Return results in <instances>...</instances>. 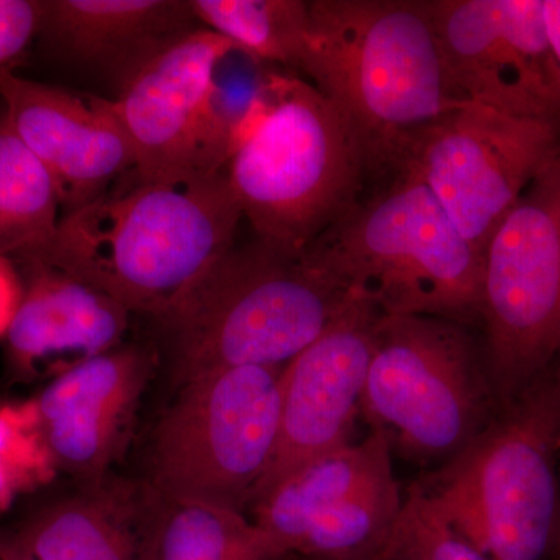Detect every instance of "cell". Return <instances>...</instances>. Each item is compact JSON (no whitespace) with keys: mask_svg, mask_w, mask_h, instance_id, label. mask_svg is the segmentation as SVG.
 I'll list each match as a JSON object with an SVG mask.
<instances>
[{"mask_svg":"<svg viewBox=\"0 0 560 560\" xmlns=\"http://www.w3.org/2000/svg\"><path fill=\"white\" fill-rule=\"evenodd\" d=\"M18 268L24 296L5 335L14 377H57L124 345L132 313L119 301L43 264Z\"/></svg>","mask_w":560,"mask_h":560,"instance_id":"obj_18","label":"cell"},{"mask_svg":"<svg viewBox=\"0 0 560 560\" xmlns=\"http://www.w3.org/2000/svg\"><path fill=\"white\" fill-rule=\"evenodd\" d=\"M39 0H0V77L16 72L38 32Z\"/></svg>","mask_w":560,"mask_h":560,"instance_id":"obj_25","label":"cell"},{"mask_svg":"<svg viewBox=\"0 0 560 560\" xmlns=\"http://www.w3.org/2000/svg\"><path fill=\"white\" fill-rule=\"evenodd\" d=\"M234 47L201 28L151 61L117 98L138 178L171 180L201 171L206 103L217 61Z\"/></svg>","mask_w":560,"mask_h":560,"instance_id":"obj_17","label":"cell"},{"mask_svg":"<svg viewBox=\"0 0 560 560\" xmlns=\"http://www.w3.org/2000/svg\"><path fill=\"white\" fill-rule=\"evenodd\" d=\"M36 560H145L149 500L105 480L36 493L7 523Z\"/></svg>","mask_w":560,"mask_h":560,"instance_id":"obj_19","label":"cell"},{"mask_svg":"<svg viewBox=\"0 0 560 560\" xmlns=\"http://www.w3.org/2000/svg\"><path fill=\"white\" fill-rule=\"evenodd\" d=\"M283 368H228L180 383L153 433L150 488L248 514L278 447Z\"/></svg>","mask_w":560,"mask_h":560,"instance_id":"obj_7","label":"cell"},{"mask_svg":"<svg viewBox=\"0 0 560 560\" xmlns=\"http://www.w3.org/2000/svg\"><path fill=\"white\" fill-rule=\"evenodd\" d=\"M158 364L150 341L121 345L61 372L33 397L58 475L81 485L105 480Z\"/></svg>","mask_w":560,"mask_h":560,"instance_id":"obj_16","label":"cell"},{"mask_svg":"<svg viewBox=\"0 0 560 560\" xmlns=\"http://www.w3.org/2000/svg\"><path fill=\"white\" fill-rule=\"evenodd\" d=\"M127 180L62 217L31 264L66 272L149 318L234 245L243 215L224 172L143 180L132 171Z\"/></svg>","mask_w":560,"mask_h":560,"instance_id":"obj_2","label":"cell"},{"mask_svg":"<svg viewBox=\"0 0 560 560\" xmlns=\"http://www.w3.org/2000/svg\"><path fill=\"white\" fill-rule=\"evenodd\" d=\"M551 559L560 560V534H559L558 544H556V547H555V551H552Z\"/></svg>","mask_w":560,"mask_h":560,"instance_id":"obj_29","label":"cell"},{"mask_svg":"<svg viewBox=\"0 0 560 560\" xmlns=\"http://www.w3.org/2000/svg\"><path fill=\"white\" fill-rule=\"evenodd\" d=\"M0 103L49 172L62 217L97 201L136 168L130 138L108 98L10 72L0 77Z\"/></svg>","mask_w":560,"mask_h":560,"instance_id":"obj_15","label":"cell"},{"mask_svg":"<svg viewBox=\"0 0 560 560\" xmlns=\"http://www.w3.org/2000/svg\"><path fill=\"white\" fill-rule=\"evenodd\" d=\"M304 256L382 315L480 319L481 253L411 165L357 202Z\"/></svg>","mask_w":560,"mask_h":560,"instance_id":"obj_4","label":"cell"},{"mask_svg":"<svg viewBox=\"0 0 560 560\" xmlns=\"http://www.w3.org/2000/svg\"><path fill=\"white\" fill-rule=\"evenodd\" d=\"M381 316L370 301L353 298L311 346L285 364L278 447L250 506L302 464L352 441Z\"/></svg>","mask_w":560,"mask_h":560,"instance_id":"obj_13","label":"cell"},{"mask_svg":"<svg viewBox=\"0 0 560 560\" xmlns=\"http://www.w3.org/2000/svg\"><path fill=\"white\" fill-rule=\"evenodd\" d=\"M559 353H560V350H559ZM558 378H559V383H560V371H559V375H558Z\"/></svg>","mask_w":560,"mask_h":560,"instance_id":"obj_31","label":"cell"},{"mask_svg":"<svg viewBox=\"0 0 560 560\" xmlns=\"http://www.w3.org/2000/svg\"><path fill=\"white\" fill-rule=\"evenodd\" d=\"M301 73L340 113L368 176H394L427 130L469 105L448 75L433 0H311Z\"/></svg>","mask_w":560,"mask_h":560,"instance_id":"obj_1","label":"cell"},{"mask_svg":"<svg viewBox=\"0 0 560 560\" xmlns=\"http://www.w3.org/2000/svg\"><path fill=\"white\" fill-rule=\"evenodd\" d=\"M57 477L32 399L0 404V514L43 492Z\"/></svg>","mask_w":560,"mask_h":560,"instance_id":"obj_23","label":"cell"},{"mask_svg":"<svg viewBox=\"0 0 560 560\" xmlns=\"http://www.w3.org/2000/svg\"><path fill=\"white\" fill-rule=\"evenodd\" d=\"M33 46L80 91L116 102L161 54L201 31L190 0H39Z\"/></svg>","mask_w":560,"mask_h":560,"instance_id":"obj_14","label":"cell"},{"mask_svg":"<svg viewBox=\"0 0 560 560\" xmlns=\"http://www.w3.org/2000/svg\"><path fill=\"white\" fill-rule=\"evenodd\" d=\"M560 383L544 372L422 488L489 560H550L560 534Z\"/></svg>","mask_w":560,"mask_h":560,"instance_id":"obj_6","label":"cell"},{"mask_svg":"<svg viewBox=\"0 0 560 560\" xmlns=\"http://www.w3.org/2000/svg\"><path fill=\"white\" fill-rule=\"evenodd\" d=\"M145 560H285L245 512L149 488Z\"/></svg>","mask_w":560,"mask_h":560,"instance_id":"obj_20","label":"cell"},{"mask_svg":"<svg viewBox=\"0 0 560 560\" xmlns=\"http://www.w3.org/2000/svg\"><path fill=\"white\" fill-rule=\"evenodd\" d=\"M544 18L548 38L560 66V0H544Z\"/></svg>","mask_w":560,"mask_h":560,"instance_id":"obj_28","label":"cell"},{"mask_svg":"<svg viewBox=\"0 0 560 560\" xmlns=\"http://www.w3.org/2000/svg\"><path fill=\"white\" fill-rule=\"evenodd\" d=\"M390 453L385 436L371 431L291 471L248 517L285 558L374 559L404 511Z\"/></svg>","mask_w":560,"mask_h":560,"instance_id":"obj_10","label":"cell"},{"mask_svg":"<svg viewBox=\"0 0 560 560\" xmlns=\"http://www.w3.org/2000/svg\"><path fill=\"white\" fill-rule=\"evenodd\" d=\"M202 27L257 60L301 72L308 31V0H190Z\"/></svg>","mask_w":560,"mask_h":560,"instance_id":"obj_22","label":"cell"},{"mask_svg":"<svg viewBox=\"0 0 560 560\" xmlns=\"http://www.w3.org/2000/svg\"><path fill=\"white\" fill-rule=\"evenodd\" d=\"M381 560H489L442 517L420 486L405 497L404 511Z\"/></svg>","mask_w":560,"mask_h":560,"instance_id":"obj_24","label":"cell"},{"mask_svg":"<svg viewBox=\"0 0 560 560\" xmlns=\"http://www.w3.org/2000/svg\"><path fill=\"white\" fill-rule=\"evenodd\" d=\"M355 296L304 253L256 237L149 316V341L176 385L228 368L285 366Z\"/></svg>","mask_w":560,"mask_h":560,"instance_id":"obj_3","label":"cell"},{"mask_svg":"<svg viewBox=\"0 0 560 560\" xmlns=\"http://www.w3.org/2000/svg\"><path fill=\"white\" fill-rule=\"evenodd\" d=\"M224 173L256 237L294 253L359 202L366 179L340 113L312 83L282 70Z\"/></svg>","mask_w":560,"mask_h":560,"instance_id":"obj_5","label":"cell"},{"mask_svg":"<svg viewBox=\"0 0 560 560\" xmlns=\"http://www.w3.org/2000/svg\"><path fill=\"white\" fill-rule=\"evenodd\" d=\"M61 219L49 172L22 142L0 103V256L18 267L35 261Z\"/></svg>","mask_w":560,"mask_h":560,"instance_id":"obj_21","label":"cell"},{"mask_svg":"<svg viewBox=\"0 0 560 560\" xmlns=\"http://www.w3.org/2000/svg\"><path fill=\"white\" fill-rule=\"evenodd\" d=\"M285 560H304V559L287 558ZM371 560H381V559H378V555H377V556H375V558H374V559H371Z\"/></svg>","mask_w":560,"mask_h":560,"instance_id":"obj_30","label":"cell"},{"mask_svg":"<svg viewBox=\"0 0 560 560\" xmlns=\"http://www.w3.org/2000/svg\"><path fill=\"white\" fill-rule=\"evenodd\" d=\"M433 22L464 101L560 120V66L544 0H433Z\"/></svg>","mask_w":560,"mask_h":560,"instance_id":"obj_12","label":"cell"},{"mask_svg":"<svg viewBox=\"0 0 560 560\" xmlns=\"http://www.w3.org/2000/svg\"><path fill=\"white\" fill-rule=\"evenodd\" d=\"M24 296V280L13 260L0 256V338H5Z\"/></svg>","mask_w":560,"mask_h":560,"instance_id":"obj_26","label":"cell"},{"mask_svg":"<svg viewBox=\"0 0 560 560\" xmlns=\"http://www.w3.org/2000/svg\"><path fill=\"white\" fill-rule=\"evenodd\" d=\"M489 381L463 324L381 316L361 415L390 451L452 463L489 425Z\"/></svg>","mask_w":560,"mask_h":560,"instance_id":"obj_8","label":"cell"},{"mask_svg":"<svg viewBox=\"0 0 560 560\" xmlns=\"http://www.w3.org/2000/svg\"><path fill=\"white\" fill-rule=\"evenodd\" d=\"M560 143V120L469 103L434 121L410 162L463 237L480 250Z\"/></svg>","mask_w":560,"mask_h":560,"instance_id":"obj_11","label":"cell"},{"mask_svg":"<svg viewBox=\"0 0 560 560\" xmlns=\"http://www.w3.org/2000/svg\"><path fill=\"white\" fill-rule=\"evenodd\" d=\"M0 560H36L18 540L7 523L0 522Z\"/></svg>","mask_w":560,"mask_h":560,"instance_id":"obj_27","label":"cell"},{"mask_svg":"<svg viewBox=\"0 0 560 560\" xmlns=\"http://www.w3.org/2000/svg\"><path fill=\"white\" fill-rule=\"evenodd\" d=\"M480 319L490 375L511 401L560 350V143L482 249Z\"/></svg>","mask_w":560,"mask_h":560,"instance_id":"obj_9","label":"cell"}]
</instances>
